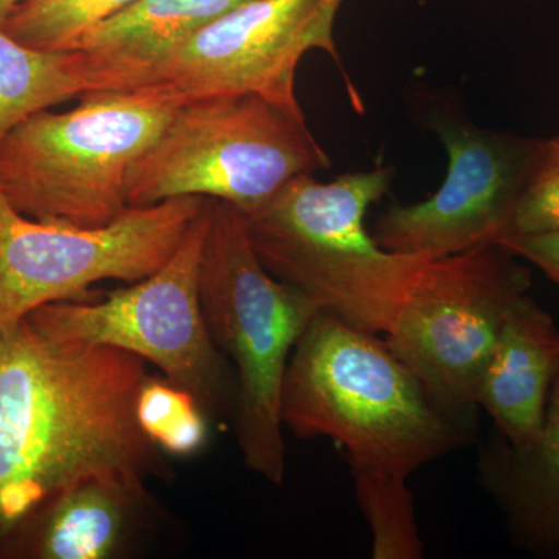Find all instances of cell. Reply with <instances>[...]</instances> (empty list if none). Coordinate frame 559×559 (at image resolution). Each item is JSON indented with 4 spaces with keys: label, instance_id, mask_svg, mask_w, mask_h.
Here are the masks:
<instances>
[{
    "label": "cell",
    "instance_id": "cell-1",
    "mask_svg": "<svg viewBox=\"0 0 559 559\" xmlns=\"http://www.w3.org/2000/svg\"><path fill=\"white\" fill-rule=\"evenodd\" d=\"M145 362L51 342L25 319L0 333V543L80 481L145 479L156 454L135 415Z\"/></svg>",
    "mask_w": 559,
    "mask_h": 559
},
{
    "label": "cell",
    "instance_id": "cell-2",
    "mask_svg": "<svg viewBox=\"0 0 559 559\" xmlns=\"http://www.w3.org/2000/svg\"><path fill=\"white\" fill-rule=\"evenodd\" d=\"M462 409L437 399L378 334L320 310L290 353L283 426L329 437L353 477L411 474L462 447Z\"/></svg>",
    "mask_w": 559,
    "mask_h": 559
},
{
    "label": "cell",
    "instance_id": "cell-3",
    "mask_svg": "<svg viewBox=\"0 0 559 559\" xmlns=\"http://www.w3.org/2000/svg\"><path fill=\"white\" fill-rule=\"evenodd\" d=\"M392 173L378 167L331 182L300 175L242 213L250 242L275 278L373 334L392 330L432 261L382 249L366 229L367 210L388 193Z\"/></svg>",
    "mask_w": 559,
    "mask_h": 559
},
{
    "label": "cell",
    "instance_id": "cell-4",
    "mask_svg": "<svg viewBox=\"0 0 559 559\" xmlns=\"http://www.w3.org/2000/svg\"><path fill=\"white\" fill-rule=\"evenodd\" d=\"M189 98L154 84L81 95L64 112L49 109L0 142V193L44 223L100 227L128 205V175Z\"/></svg>",
    "mask_w": 559,
    "mask_h": 559
},
{
    "label": "cell",
    "instance_id": "cell-5",
    "mask_svg": "<svg viewBox=\"0 0 559 559\" xmlns=\"http://www.w3.org/2000/svg\"><path fill=\"white\" fill-rule=\"evenodd\" d=\"M200 290L213 344L237 371L235 430L246 468L282 485L283 381L290 353L322 308L264 267L245 216L223 201L210 200Z\"/></svg>",
    "mask_w": 559,
    "mask_h": 559
},
{
    "label": "cell",
    "instance_id": "cell-6",
    "mask_svg": "<svg viewBox=\"0 0 559 559\" xmlns=\"http://www.w3.org/2000/svg\"><path fill=\"white\" fill-rule=\"evenodd\" d=\"M330 168L308 123L257 95H215L179 106L132 165L128 205L173 198L227 202L249 213L300 175Z\"/></svg>",
    "mask_w": 559,
    "mask_h": 559
},
{
    "label": "cell",
    "instance_id": "cell-7",
    "mask_svg": "<svg viewBox=\"0 0 559 559\" xmlns=\"http://www.w3.org/2000/svg\"><path fill=\"white\" fill-rule=\"evenodd\" d=\"M210 200L170 260L150 277L97 300L47 304L25 318L58 344L97 345L150 360L165 380L191 393L202 411L227 406V359L210 336L202 311L200 272Z\"/></svg>",
    "mask_w": 559,
    "mask_h": 559
},
{
    "label": "cell",
    "instance_id": "cell-8",
    "mask_svg": "<svg viewBox=\"0 0 559 559\" xmlns=\"http://www.w3.org/2000/svg\"><path fill=\"white\" fill-rule=\"evenodd\" d=\"M205 198H173L130 207L100 227L44 223L22 215L0 193V333L55 301L91 300L105 280L135 283L179 248Z\"/></svg>",
    "mask_w": 559,
    "mask_h": 559
},
{
    "label": "cell",
    "instance_id": "cell-9",
    "mask_svg": "<svg viewBox=\"0 0 559 559\" xmlns=\"http://www.w3.org/2000/svg\"><path fill=\"white\" fill-rule=\"evenodd\" d=\"M530 288L527 267L500 246L432 260L385 342L437 399L468 409L507 312Z\"/></svg>",
    "mask_w": 559,
    "mask_h": 559
},
{
    "label": "cell",
    "instance_id": "cell-10",
    "mask_svg": "<svg viewBox=\"0 0 559 559\" xmlns=\"http://www.w3.org/2000/svg\"><path fill=\"white\" fill-rule=\"evenodd\" d=\"M342 0H248L191 36L154 73L183 97L257 95L307 123L297 69L310 50L341 66L334 24ZM344 72V70H342Z\"/></svg>",
    "mask_w": 559,
    "mask_h": 559
},
{
    "label": "cell",
    "instance_id": "cell-11",
    "mask_svg": "<svg viewBox=\"0 0 559 559\" xmlns=\"http://www.w3.org/2000/svg\"><path fill=\"white\" fill-rule=\"evenodd\" d=\"M448 154L443 183L429 200L382 213L373 238L382 249L429 260L496 246L509 230L540 142L433 116Z\"/></svg>",
    "mask_w": 559,
    "mask_h": 559
},
{
    "label": "cell",
    "instance_id": "cell-12",
    "mask_svg": "<svg viewBox=\"0 0 559 559\" xmlns=\"http://www.w3.org/2000/svg\"><path fill=\"white\" fill-rule=\"evenodd\" d=\"M559 371V329L527 294L514 301L481 373L474 404L511 444L536 437Z\"/></svg>",
    "mask_w": 559,
    "mask_h": 559
},
{
    "label": "cell",
    "instance_id": "cell-13",
    "mask_svg": "<svg viewBox=\"0 0 559 559\" xmlns=\"http://www.w3.org/2000/svg\"><path fill=\"white\" fill-rule=\"evenodd\" d=\"M245 2L139 0L90 28L72 50L84 55L92 92L139 90L191 36Z\"/></svg>",
    "mask_w": 559,
    "mask_h": 559
},
{
    "label": "cell",
    "instance_id": "cell-14",
    "mask_svg": "<svg viewBox=\"0 0 559 559\" xmlns=\"http://www.w3.org/2000/svg\"><path fill=\"white\" fill-rule=\"evenodd\" d=\"M145 500V479L92 477L51 499L0 544L20 558H110L123 547Z\"/></svg>",
    "mask_w": 559,
    "mask_h": 559
},
{
    "label": "cell",
    "instance_id": "cell-15",
    "mask_svg": "<svg viewBox=\"0 0 559 559\" xmlns=\"http://www.w3.org/2000/svg\"><path fill=\"white\" fill-rule=\"evenodd\" d=\"M480 477L516 546L559 559V371L539 432L524 444L499 436L481 454Z\"/></svg>",
    "mask_w": 559,
    "mask_h": 559
},
{
    "label": "cell",
    "instance_id": "cell-16",
    "mask_svg": "<svg viewBox=\"0 0 559 559\" xmlns=\"http://www.w3.org/2000/svg\"><path fill=\"white\" fill-rule=\"evenodd\" d=\"M94 91L80 50H40L0 27V142L22 121Z\"/></svg>",
    "mask_w": 559,
    "mask_h": 559
},
{
    "label": "cell",
    "instance_id": "cell-17",
    "mask_svg": "<svg viewBox=\"0 0 559 559\" xmlns=\"http://www.w3.org/2000/svg\"><path fill=\"white\" fill-rule=\"evenodd\" d=\"M139 0H31L0 24L11 38L40 50H72L94 25Z\"/></svg>",
    "mask_w": 559,
    "mask_h": 559
},
{
    "label": "cell",
    "instance_id": "cell-18",
    "mask_svg": "<svg viewBox=\"0 0 559 559\" xmlns=\"http://www.w3.org/2000/svg\"><path fill=\"white\" fill-rule=\"evenodd\" d=\"M353 479L359 509L369 522L373 558H421L423 543L407 480L384 476Z\"/></svg>",
    "mask_w": 559,
    "mask_h": 559
},
{
    "label": "cell",
    "instance_id": "cell-19",
    "mask_svg": "<svg viewBox=\"0 0 559 559\" xmlns=\"http://www.w3.org/2000/svg\"><path fill=\"white\" fill-rule=\"evenodd\" d=\"M135 415L146 437L170 454L190 455L204 444L207 426L200 403L167 380L146 378Z\"/></svg>",
    "mask_w": 559,
    "mask_h": 559
},
{
    "label": "cell",
    "instance_id": "cell-20",
    "mask_svg": "<svg viewBox=\"0 0 559 559\" xmlns=\"http://www.w3.org/2000/svg\"><path fill=\"white\" fill-rule=\"evenodd\" d=\"M554 229H559V139L540 142L535 165L503 237Z\"/></svg>",
    "mask_w": 559,
    "mask_h": 559
},
{
    "label": "cell",
    "instance_id": "cell-21",
    "mask_svg": "<svg viewBox=\"0 0 559 559\" xmlns=\"http://www.w3.org/2000/svg\"><path fill=\"white\" fill-rule=\"evenodd\" d=\"M496 246L535 264L559 285V229L507 235Z\"/></svg>",
    "mask_w": 559,
    "mask_h": 559
},
{
    "label": "cell",
    "instance_id": "cell-22",
    "mask_svg": "<svg viewBox=\"0 0 559 559\" xmlns=\"http://www.w3.org/2000/svg\"><path fill=\"white\" fill-rule=\"evenodd\" d=\"M25 2H31V0H0V24L9 17L11 11Z\"/></svg>",
    "mask_w": 559,
    "mask_h": 559
}]
</instances>
